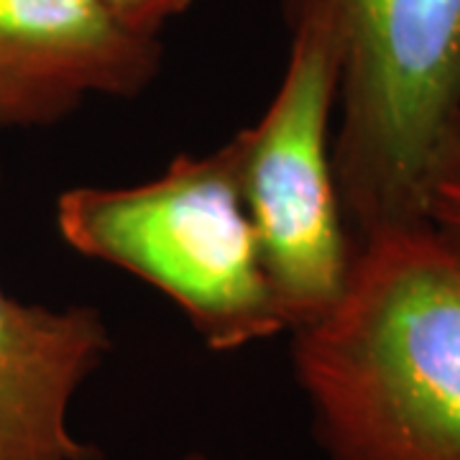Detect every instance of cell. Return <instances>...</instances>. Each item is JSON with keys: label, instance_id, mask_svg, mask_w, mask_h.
Returning <instances> with one entry per match:
<instances>
[{"label": "cell", "instance_id": "cell-5", "mask_svg": "<svg viewBox=\"0 0 460 460\" xmlns=\"http://www.w3.org/2000/svg\"><path fill=\"white\" fill-rule=\"evenodd\" d=\"M162 41L102 0H0V131L44 128L90 98H136Z\"/></svg>", "mask_w": 460, "mask_h": 460}, {"label": "cell", "instance_id": "cell-2", "mask_svg": "<svg viewBox=\"0 0 460 460\" xmlns=\"http://www.w3.org/2000/svg\"><path fill=\"white\" fill-rule=\"evenodd\" d=\"M338 49L332 166L353 243L428 220V192L460 131V0H284Z\"/></svg>", "mask_w": 460, "mask_h": 460}, {"label": "cell", "instance_id": "cell-9", "mask_svg": "<svg viewBox=\"0 0 460 460\" xmlns=\"http://www.w3.org/2000/svg\"><path fill=\"white\" fill-rule=\"evenodd\" d=\"M180 460H220V458H215V456H205V453H187V456H181Z\"/></svg>", "mask_w": 460, "mask_h": 460}, {"label": "cell", "instance_id": "cell-6", "mask_svg": "<svg viewBox=\"0 0 460 460\" xmlns=\"http://www.w3.org/2000/svg\"><path fill=\"white\" fill-rule=\"evenodd\" d=\"M108 353L95 307L29 305L0 284V460H98L69 410Z\"/></svg>", "mask_w": 460, "mask_h": 460}, {"label": "cell", "instance_id": "cell-1", "mask_svg": "<svg viewBox=\"0 0 460 460\" xmlns=\"http://www.w3.org/2000/svg\"><path fill=\"white\" fill-rule=\"evenodd\" d=\"M292 338L330 460H460V248L429 220L358 238L338 302Z\"/></svg>", "mask_w": 460, "mask_h": 460}, {"label": "cell", "instance_id": "cell-7", "mask_svg": "<svg viewBox=\"0 0 460 460\" xmlns=\"http://www.w3.org/2000/svg\"><path fill=\"white\" fill-rule=\"evenodd\" d=\"M425 217L460 248V131L432 177Z\"/></svg>", "mask_w": 460, "mask_h": 460}, {"label": "cell", "instance_id": "cell-8", "mask_svg": "<svg viewBox=\"0 0 460 460\" xmlns=\"http://www.w3.org/2000/svg\"><path fill=\"white\" fill-rule=\"evenodd\" d=\"M111 11L148 33H162L169 21L184 16L195 0H102Z\"/></svg>", "mask_w": 460, "mask_h": 460}, {"label": "cell", "instance_id": "cell-4", "mask_svg": "<svg viewBox=\"0 0 460 460\" xmlns=\"http://www.w3.org/2000/svg\"><path fill=\"white\" fill-rule=\"evenodd\" d=\"M289 57L263 115L230 138L246 213L289 332L328 313L343 292L353 238L332 166L338 49L317 18H292Z\"/></svg>", "mask_w": 460, "mask_h": 460}, {"label": "cell", "instance_id": "cell-3", "mask_svg": "<svg viewBox=\"0 0 460 460\" xmlns=\"http://www.w3.org/2000/svg\"><path fill=\"white\" fill-rule=\"evenodd\" d=\"M57 230L84 259L169 296L213 350L292 330L263 266L230 141L199 156L181 154L138 184L65 190Z\"/></svg>", "mask_w": 460, "mask_h": 460}]
</instances>
